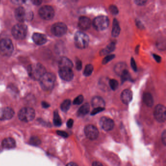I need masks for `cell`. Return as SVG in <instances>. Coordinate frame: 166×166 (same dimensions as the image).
Returning a JSON list of instances; mask_svg holds the SVG:
<instances>
[{
    "label": "cell",
    "instance_id": "6da1fadb",
    "mask_svg": "<svg viewBox=\"0 0 166 166\" xmlns=\"http://www.w3.org/2000/svg\"><path fill=\"white\" fill-rule=\"evenodd\" d=\"M28 72L31 79L35 81H39L46 73V71L45 66L42 64L37 63L29 65Z\"/></svg>",
    "mask_w": 166,
    "mask_h": 166
},
{
    "label": "cell",
    "instance_id": "7a4b0ae2",
    "mask_svg": "<svg viewBox=\"0 0 166 166\" xmlns=\"http://www.w3.org/2000/svg\"><path fill=\"white\" fill-rule=\"evenodd\" d=\"M56 76L51 73H46L40 81V85L42 89L46 91L52 90L56 81Z\"/></svg>",
    "mask_w": 166,
    "mask_h": 166
},
{
    "label": "cell",
    "instance_id": "3957f363",
    "mask_svg": "<svg viewBox=\"0 0 166 166\" xmlns=\"http://www.w3.org/2000/svg\"><path fill=\"white\" fill-rule=\"evenodd\" d=\"M76 46L79 49L86 48L89 45V37L86 34L82 32H77L74 37Z\"/></svg>",
    "mask_w": 166,
    "mask_h": 166
},
{
    "label": "cell",
    "instance_id": "277c9868",
    "mask_svg": "<svg viewBox=\"0 0 166 166\" xmlns=\"http://www.w3.org/2000/svg\"><path fill=\"white\" fill-rule=\"evenodd\" d=\"M35 116V111L33 108L24 107L19 111L18 117L20 120L23 122H28L34 120Z\"/></svg>",
    "mask_w": 166,
    "mask_h": 166
},
{
    "label": "cell",
    "instance_id": "5b68a950",
    "mask_svg": "<svg viewBox=\"0 0 166 166\" xmlns=\"http://www.w3.org/2000/svg\"><path fill=\"white\" fill-rule=\"evenodd\" d=\"M14 50V46L10 39H3L0 41V54L4 56H11Z\"/></svg>",
    "mask_w": 166,
    "mask_h": 166
},
{
    "label": "cell",
    "instance_id": "8992f818",
    "mask_svg": "<svg viewBox=\"0 0 166 166\" xmlns=\"http://www.w3.org/2000/svg\"><path fill=\"white\" fill-rule=\"evenodd\" d=\"M28 28L25 24H15L12 28V34L15 39L23 40L27 34Z\"/></svg>",
    "mask_w": 166,
    "mask_h": 166
},
{
    "label": "cell",
    "instance_id": "52a82bcc",
    "mask_svg": "<svg viewBox=\"0 0 166 166\" xmlns=\"http://www.w3.org/2000/svg\"><path fill=\"white\" fill-rule=\"evenodd\" d=\"M94 28L98 31H103L108 28L109 25V20L105 16H99L94 20Z\"/></svg>",
    "mask_w": 166,
    "mask_h": 166
},
{
    "label": "cell",
    "instance_id": "ba28073f",
    "mask_svg": "<svg viewBox=\"0 0 166 166\" xmlns=\"http://www.w3.org/2000/svg\"><path fill=\"white\" fill-rule=\"evenodd\" d=\"M39 14L42 19L50 20L54 17L55 11L53 8L50 6H44L40 8Z\"/></svg>",
    "mask_w": 166,
    "mask_h": 166
},
{
    "label": "cell",
    "instance_id": "9c48e42d",
    "mask_svg": "<svg viewBox=\"0 0 166 166\" xmlns=\"http://www.w3.org/2000/svg\"><path fill=\"white\" fill-rule=\"evenodd\" d=\"M67 30V26L63 23H55L51 28V33L57 37L63 36L66 33Z\"/></svg>",
    "mask_w": 166,
    "mask_h": 166
},
{
    "label": "cell",
    "instance_id": "30bf717a",
    "mask_svg": "<svg viewBox=\"0 0 166 166\" xmlns=\"http://www.w3.org/2000/svg\"><path fill=\"white\" fill-rule=\"evenodd\" d=\"M154 116L159 122H164L166 119V107L163 105H157L154 110Z\"/></svg>",
    "mask_w": 166,
    "mask_h": 166
},
{
    "label": "cell",
    "instance_id": "8fae6325",
    "mask_svg": "<svg viewBox=\"0 0 166 166\" xmlns=\"http://www.w3.org/2000/svg\"><path fill=\"white\" fill-rule=\"evenodd\" d=\"M84 133L88 138L90 140H95L99 135L98 128L93 125H88L84 129Z\"/></svg>",
    "mask_w": 166,
    "mask_h": 166
},
{
    "label": "cell",
    "instance_id": "7c38bea8",
    "mask_svg": "<svg viewBox=\"0 0 166 166\" xmlns=\"http://www.w3.org/2000/svg\"><path fill=\"white\" fill-rule=\"evenodd\" d=\"M15 16L16 19L19 22H24L26 20L28 19L29 17H31V15H28L26 13L25 9L22 7H20L16 9L15 11Z\"/></svg>",
    "mask_w": 166,
    "mask_h": 166
},
{
    "label": "cell",
    "instance_id": "4fadbf2b",
    "mask_svg": "<svg viewBox=\"0 0 166 166\" xmlns=\"http://www.w3.org/2000/svg\"><path fill=\"white\" fill-rule=\"evenodd\" d=\"M14 114V110L10 107L0 108V120H11Z\"/></svg>",
    "mask_w": 166,
    "mask_h": 166
},
{
    "label": "cell",
    "instance_id": "5bb4252c",
    "mask_svg": "<svg viewBox=\"0 0 166 166\" xmlns=\"http://www.w3.org/2000/svg\"><path fill=\"white\" fill-rule=\"evenodd\" d=\"M100 125L105 131H110L113 130L115 123L113 120L109 117H103L100 119Z\"/></svg>",
    "mask_w": 166,
    "mask_h": 166
},
{
    "label": "cell",
    "instance_id": "9a60e30c",
    "mask_svg": "<svg viewBox=\"0 0 166 166\" xmlns=\"http://www.w3.org/2000/svg\"><path fill=\"white\" fill-rule=\"evenodd\" d=\"M59 74L61 79L67 81L73 80L74 77V73L72 69H59Z\"/></svg>",
    "mask_w": 166,
    "mask_h": 166
},
{
    "label": "cell",
    "instance_id": "2e32d148",
    "mask_svg": "<svg viewBox=\"0 0 166 166\" xmlns=\"http://www.w3.org/2000/svg\"><path fill=\"white\" fill-rule=\"evenodd\" d=\"M91 25L90 19L86 17L81 16L78 22V25L81 29L85 30L88 29Z\"/></svg>",
    "mask_w": 166,
    "mask_h": 166
},
{
    "label": "cell",
    "instance_id": "e0dca14e",
    "mask_svg": "<svg viewBox=\"0 0 166 166\" xmlns=\"http://www.w3.org/2000/svg\"><path fill=\"white\" fill-rule=\"evenodd\" d=\"M32 39L36 44L39 46L45 44L47 42L46 37L42 33H34L32 36Z\"/></svg>",
    "mask_w": 166,
    "mask_h": 166
},
{
    "label": "cell",
    "instance_id": "ac0fdd59",
    "mask_svg": "<svg viewBox=\"0 0 166 166\" xmlns=\"http://www.w3.org/2000/svg\"><path fill=\"white\" fill-rule=\"evenodd\" d=\"M59 69H72L73 67V64L71 60L68 58L65 57H62L59 62Z\"/></svg>",
    "mask_w": 166,
    "mask_h": 166
},
{
    "label": "cell",
    "instance_id": "d6986e66",
    "mask_svg": "<svg viewBox=\"0 0 166 166\" xmlns=\"http://www.w3.org/2000/svg\"><path fill=\"white\" fill-rule=\"evenodd\" d=\"M133 98V94L130 90H126L122 92L121 94V99L123 103L128 104L132 101Z\"/></svg>",
    "mask_w": 166,
    "mask_h": 166
},
{
    "label": "cell",
    "instance_id": "ffe728a7",
    "mask_svg": "<svg viewBox=\"0 0 166 166\" xmlns=\"http://www.w3.org/2000/svg\"><path fill=\"white\" fill-rule=\"evenodd\" d=\"M2 147L6 149H13L16 147V141L12 138H6L2 141Z\"/></svg>",
    "mask_w": 166,
    "mask_h": 166
},
{
    "label": "cell",
    "instance_id": "44dd1931",
    "mask_svg": "<svg viewBox=\"0 0 166 166\" xmlns=\"http://www.w3.org/2000/svg\"><path fill=\"white\" fill-rule=\"evenodd\" d=\"M91 103L94 108H104L105 105L104 99L99 97H94L92 99Z\"/></svg>",
    "mask_w": 166,
    "mask_h": 166
},
{
    "label": "cell",
    "instance_id": "7402d4cb",
    "mask_svg": "<svg viewBox=\"0 0 166 166\" xmlns=\"http://www.w3.org/2000/svg\"><path fill=\"white\" fill-rule=\"evenodd\" d=\"M144 103L148 107H152L154 103V98L149 93H145L143 96Z\"/></svg>",
    "mask_w": 166,
    "mask_h": 166
},
{
    "label": "cell",
    "instance_id": "603a6c76",
    "mask_svg": "<svg viewBox=\"0 0 166 166\" xmlns=\"http://www.w3.org/2000/svg\"><path fill=\"white\" fill-rule=\"evenodd\" d=\"M126 64L124 63H119L115 65V73H116L118 76H120L121 74L127 70Z\"/></svg>",
    "mask_w": 166,
    "mask_h": 166
},
{
    "label": "cell",
    "instance_id": "cb8c5ba5",
    "mask_svg": "<svg viewBox=\"0 0 166 166\" xmlns=\"http://www.w3.org/2000/svg\"><path fill=\"white\" fill-rule=\"evenodd\" d=\"M120 24L116 19H114L113 21V28L111 30V35L114 37H116L120 34Z\"/></svg>",
    "mask_w": 166,
    "mask_h": 166
},
{
    "label": "cell",
    "instance_id": "d4e9b609",
    "mask_svg": "<svg viewBox=\"0 0 166 166\" xmlns=\"http://www.w3.org/2000/svg\"><path fill=\"white\" fill-rule=\"evenodd\" d=\"M90 111V105L89 104L85 103L81 106L77 111V115L79 116H84L89 113Z\"/></svg>",
    "mask_w": 166,
    "mask_h": 166
},
{
    "label": "cell",
    "instance_id": "484cf974",
    "mask_svg": "<svg viewBox=\"0 0 166 166\" xmlns=\"http://www.w3.org/2000/svg\"><path fill=\"white\" fill-rule=\"evenodd\" d=\"M115 48H116V44L115 42H111L106 46V48L101 50L100 53V55L103 56L109 54L111 52H113L115 50Z\"/></svg>",
    "mask_w": 166,
    "mask_h": 166
},
{
    "label": "cell",
    "instance_id": "4316f807",
    "mask_svg": "<svg viewBox=\"0 0 166 166\" xmlns=\"http://www.w3.org/2000/svg\"><path fill=\"white\" fill-rule=\"evenodd\" d=\"M53 122L56 126H60L62 124V120L59 116L58 111H54V113Z\"/></svg>",
    "mask_w": 166,
    "mask_h": 166
},
{
    "label": "cell",
    "instance_id": "83f0119b",
    "mask_svg": "<svg viewBox=\"0 0 166 166\" xmlns=\"http://www.w3.org/2000/svg\"><path fill=\"white\" fill-rule=\"evenodd\" d=\"M71 102L70 99H66L60 105L61 110L64 112L68 111L70 108Z\"/></svg>",
    "mask_w": 166,
    "mask_h": 166
},
{
    "label": "cell",
    "instance_id": "f1b7e54d",
    "mask_svg": "<svg viewBox=\"0 0 166 166\" xmlns=\"http://www.w3.org/2000/svg\"><path fill=\"white\" fill-rule=\"evenodd\" d=\"M93 66L91 64H88L86 66L85 68L84 69L83 74L86 76H88L91 75L92 73L93 72Z\"/></svg>",
    "mask_w": 166,
    "mask_h": 166
},
{
    "label": "cell",
    "instance_id": "f546056e",
    "mask_svg": "<svg viewBox=\"0 0 166 166\" xmlns=\"http://www.w3.org/2000/svg\"><path fill=\"white\" fill-rule=\"evenodd\" d=\"M120 76L121 77V81L122 82H125L126 81H131V76H130V73L127 70H125L121 74V75Z\"/></svg>",
    "mask_w": 166,
    "mask_h": 166
},
{
    "label": "cell",
    "instance_id": "4dcf8cb0",
    "mask_svg": "<svg viewBox=\"0 0 166 166\" xmlns=\"http://www.w3.org/2000/svg\"><path fill=\"white\" fill-rule=\"evenodd\" d=\"M110 87L113 90H116L117 89L118 87V82L115 79H111L109 81Z\"/></svg>",
    "mask_w": 166,
    "mask_h": 166
},
{
    "label": "cell",
    "instance_id": "1f68e13d",
    "mask_svg": "<svg viewBox=\"0 0 166 166\" xmlns=\"http://www.w3.org/2000/svg\"><path fill=\"white\" fill-rule=\"evenodd\" d=\"M41 141L39 138L37 137H32L30 139V143L32 145L38 146L41 144Z\"/></svg>",
    "mask_w": 166,
    "mask_h": 166
},
{
    "label": "cell",
    "instance_id": "d6a6232c",
    "mask_svg": "<svg viewBox=\"0 0 166 166\" xmlns=\"http://www.w3.org/2000/svg\"><path fill=\"white\" fill-rule=\"evenodd\" d=\"M84 100V98L82 95H79L75 98L73 101V104L74 105H80L83 103Z\"/></svg>",
    "mask_w": 166,
    "mask_h": 166
},
{
    "label": "cell",
    "instance_id": "836d02e7",
    "mask_svg": "<svg viewBox=\"0 0 166 166\" xmlns=\"http://www.w3.org/2000/svg\"><path fill=\"white\" fill-rule=\"evenodd\" d=\"M115 56L114 55H107L106 57H105L104 59H103V63L104 64L107 63L109 62H110L111 60L114 59Z\"/></svg>",
    "mask_w": 166,
    "mask_h": 166
},
{
    "label": "cell",
    "instance_id": "e575fe53",
    "mask_svg": "<svg viewBox=\"0 0 166 166\" xmlns=\"http://www.w3.org/2000/svg\"><path fill=\"white\" fill-rule=\"evenodd\" d=\"M109 10L111 14H114V15H116L118 13V10L117 7L114 5H111L110 7Z\"/></svg>",
    "mask_w": 166,
    "mask_h": 166
},
{
    "label": "cell",
    "instance_id": "d590c367",
    "mask_svg": "<svg viewBox=\"0 0 166 166\" xmlns=\"http://www.w3.org/2000/svg\"><path fill=\"white\" fill-rule=\"evenodd\" d=\"M104 110V108H94V109L93 110L91 113V115H95L96 114H98V113H100L101 111Z\"/></svg>",
    "mask_w": 166,
    "mask_h": 166
},
{
    "label": "cell",
    "instance_id": "8d00e7d4",
    "mask_svg": "<svg viewBox=\"0 0 166 166\" xmlns=\"http://www.w3.org/2000/svg\"><path fill=\"white\" fill-rule=\"evenodd\" d=\"M76 69L77 70H81L82 69V63L81 60L76 59Z\"/></svg>",
    "mask_w": 166,
    "mask_h": 166
},
{
    "label": "cell",
    "instance_id": "74e56055",
    "mask_svg": "<svg viewBox=\"0 0 166 166\" xmlns=\"http://www.w3.org/2000/svg\"><path fill=\"white\" fill-rule=\"evenodd\" d=\"M57 133L59 135H60L63 138H66L68 137V134L64 131H58L57 132Z\"/></svg>",
    "mask_w": 166,
    "mask_h": 166
},
{
    "label": "cell",
    "instance_id": "f35d334b",
    "mask_svg": "<svg viewBox=\"0 0 166 166\" xmlns=\"http://www.w3.org/2000/svg\"><path fill=\"white\" fill-rule=\"evenodd\" d=\"M131 65L132 66V68L133 69L134 71H137V64L135 63V61L134 59H133V58H132L131 59Z\"/></svg>",
    "mask_w": 166,
    "mask_h": 166
},
{
    "label": "cell",
    "instance_id": "ab89813d",
    "mask_svg": "<svg viewBox=\"0 0 166 166\" xmlns=\"http://www.w3.org/2000/svg\"><path fill=\"white\" fill-rule=\"evenodd\" d=\"M162 141L165 145L166 144V132L164 131L162 134Z\"/></svg>",
    "mask_w": 166,
    "mask_h": 166
},
{
    "label": "cell",
    "instance_id": "60d3db41",
    "mask_svg": "<svg viewBox=\"0 0 166 166\" xmlns=\"http://www.w3.org/2000/svg\"><path fill=\"white\" fill-rule=\"evenodd\" d=\"M73 124H74V120L72 119H70L68 120L67 122V126L69 128H71L73 126Z\"/></svg>",
    "mask_w": 166,
    "mask_h": 166
},
{
    "label": "cell",
    "instance_id": "b9f144b4",
    "mask_svg": "<svg viewBox=\"0 0 166 166\" xmlns=\"http://www.w3.org/2000/svg\"><path fill=\"white\" fill-rule=\"evenodd\" d=\"M146 2H147L146 1H141V0H138L135 1V4L139 6H143L145 5Z\"/></svg>",
    "mask_w": 166,
    "mask_h": 166
},
{
    "label": "cell",
    "instance_id": "7bdbcfd3",
    "mask_svg": "<svg viewBox=\"0 0 166 166\" xmlns=\"http://www.w3.org/2000/svg\"><path fill=\"white\" fill-rule=\"evenodd\" d=\"M153 57H154L155 60L157 63H160L161 61V58L160 56H158V55H156V54H153Z\"/></svg>",
    "mask_w": 166,
    "mask_h": 166
},
{
    "label": "cell",
    "instance_id": "ee69618b",
    "mask_svg": "<svg viewBox=\"0 0 166 166\" xmlns=\"http://www.w3.org/2000/svg\"><path fill=\"white\" fill-rule=\"evenodd\" d=\"M32 2H33V4L34 5L39 6V5H41V4L42 2V1H39V0H34V1H32Z\"/></svg>",
    "mask_w": 166,
    "mask_h": 166
},
{
    "label": "cell",
    "instance_id": "f6af8a7d",
    "mask_svg": "<svg viewBox=\"0 0 166 166\" xmlns=\"http://www.w3.org/2000/svg\"><path fill=\"white\" fill-rule=\"evenodd\" d=\"M92 166H103L101 163L99 162L95 161L93 163Z\"/></svg>",
    "mask_w": 166,
    "mask_h": 166
},
{
    "label": "cell",
    "instance_id": "bcb514c9",
    "mask_svg": "<svg viewBox=\"0 0 166 166\" xmlns=\"http://www.w3.org/2000/svg\"><path fill=\"white\" fill-rule=\"evenodd\" d=\"M42 106L43 108H48L50 106V105L48 103H46L45 101H43L42 103Z\"/></svg>",
    "mask_w": 166,
    "mask_h": 166
},
{
    "label": "cell",
    "instance_id": "7dc6e473",
    "mask_svg": "<svg viewBox=\"0 0 166 166\" xmlns=\"http://www.w3.org/2000/svg\"><path fill=\"white\" fill-rule=\"evenodd\" d=\"M66 166H78L77 164H76L75 163L70 162L67 164Z\"/></svg>",
    "mask_w": 166,
    "mask_h": 166
},
{
    "label": "cell",
    "instance_id": "c3c4849f",
    "mask_svg": "<svg viewBox=\"0 0 166 166\" xmlns=\"http://www.w3.org/2000/svg\"><path fill=\"white\" fill-rule=\"evenodd\" d=\"M139 48V47L138 46L137 48H136V49H135V51H136V52H137V53H138V52Z\"/></svg>",
    "mask_w": 166,
    "mask_h": 166
}]
</instances>
